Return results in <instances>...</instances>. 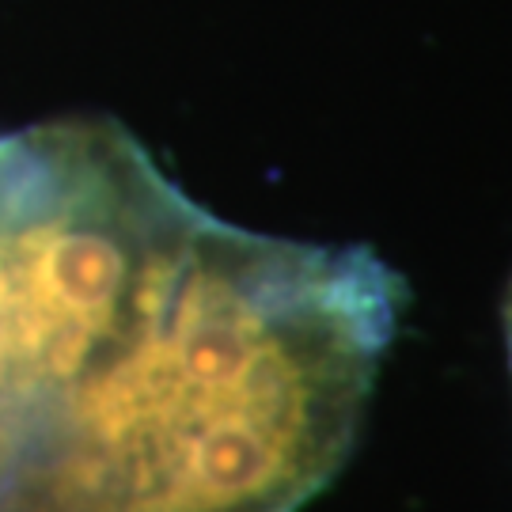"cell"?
I'll use <instances>...</instances> for the list:
<instances>
[{"label":"cell","instance_id":"obj_1","mask_svg":"<svg viewBox=\"0 0 512 512\" xmlns=\"http://www.w3.org/2000/svg\"><path fill=\"white\" fill-rule=\"evenodd\" d=\"M403 293L368 247L205 213L133 327L38 410L0 512H300L357 440Z\"/></svg>","mask_w":512,"mask_h":512},{"label":"cell","instance_id":"obj_2","mask_svg":"<svg viewBox=\"0 0 512 512\" xmlns=\"http://www.w3.org/2000/svg\"><path fill=\"white\" fill-rule=\"evenodd\" d=\"M202 217L110 118L0 137V391L35 421L133 327Z\"/></svg>","mask_w":512,"mask_h":512},{"label":"cell","instance_id":"obj_4","mask_svg":"<svg viewBox=\"0 0 512 512\" xmlns=\"http://www.w3.org/2000/svg\"><path fill=\"white\" fill-rule=\"evenodd\" d=\"M505 338H509V357H512V285L505 293Z\"/></svg>","mask_w":512,"mask_h":512},{"label":"cell","instance_id":"obj_3","mask_svg":"<svg viewBox=\"0 0 512 512\" xmlns=\"http://www.w3.org/2000/svg\"><path fill=\"white\" fill-rule=\"evenodd\" d=\"M27 433H31V414L0 391V486L16 471L19 452L27 444Z\"/></svg>","mask_w":512,"mask_h":512}]
</instances>
